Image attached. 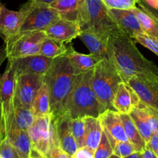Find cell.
I'll list each match as a JSON object with an SVG mask.
<instances>
[{
    "label": "cell",
    "instance_id": "32",
    "mask_svg": "<svg viewBox=\"0 0 158 158\" xmlns=\"http://www.w3.org/2000/svg\"><path fill=\"white\" fill-rule=\"evenodd\" d=\"M109 10H131L136 8L138 0H102Z\"/></svg>",
    "mask_w": 158,
    "mask_h": 158
},
{
    "label": "cell",
    "instance_id": "9",
    "mask_svg": "<svg viewBox=\"0 0 158 158\" xmlns=\"http://www.w3.org/2000/svg\"><path fill=\"white\" fill-rule=\"evenodd\" d=\"M16 81V70L13 63L8 60L5 71L0 76V104L3 111L6 134L13 122Z\"/></svg>",
    "mask_w": 158,
    "mask_h": 158
},
{
    "label": "cell",
    "instance_id": "10",
    "mask_svg": "<svg viewBox=\"0 0 158 158\" xmlns=\"http://www.w3.org/2000/svg\"><path fill=\"white\" fill-rule=\"evenodd\" d=\"M134 90L143 105L158 112V74L143 73L125 81Z\"/></svg>",
    "mask_w": 158,
    "mask_h": 158
},
{
    "label": "cell",
    "instance_id": "17",
    "mask_svg": "<svg viewBox=\"0 0 158 158\" xmlns=\"http://www.w3.org/2000/svg\"><path fill=\"white\" fill-rule=\"evenodd\" d=\"M109 13L118 28L132 39L137 35L145 33L132 10H109Z\"/></svg>",
    "mask_w": 158,
    "mask_h": 158
},
{
    "label": "cell",
    "instance_id": "21",
    "mask_svg": "<svg viewBox=\"0 0 158 158\" xmlns=\"http://www.w3.org/2000/svg\"><path fill=\"white\" fill-rule=\"evenodd\" d=\"M69 58L74 74H83L95 68V67L102 59L92 54H85L74 51L72 46H68V53L66 54Z\"/></svg>",
    "mask_w": 158,
    "mask_h": 158
},
{
    "label": "cell",
    "instance_id": "41",
    "mask_svg": "<svg viewBox=\"0 0 158 158\" xmlns=\"http://www.w3.org/2000/svg\"><path fill=\"white\" fill-rule=\"evenodd\" d=\"M137 4L139 5V6H140L141 8H143V10H145L146 11L148 12V13H150L153 18H155V19L158 21V8L156 9L154 8V7L150 6L147 5V4L145 3V2H139V0H138Z\"/></svg>",
    "mask_w": 158,
    "mask_h": 158
},
{
    "label": "cell",
    "instance_id": "28",
    "mask_svg": "<svg viewBox=\"0 0 158 158\" xmlns=\"http://www.w3.org/2000/svg\"><path fill=\"white\" fill-rule=\"evenodd\" d=\"M68 50V46L65 45L64 44L60 43L48 37L42 43L39 55L44 56L48 58L55 59L66 55Z\"/></svg>",
    "mask_w": 158,
    "mask_h": 158
},
{
    "label": "cell",
    "instance_id": "46",
    "mask_svg": "<svg viewBox=\"0 0 158 158\" xmlns=\"http://www.w3.org/2000/svg\"><path fill=\"white\" fill-rule=\"evenodd\" d=\"M125 158H143V157L142 153H140V152H136V153H133L132 155H130V156H127V157H125Z\"/></svg>",
    "mask_w": 158,
    "mask_h": 158
},
{
    "label": "cell",
    "instance_id": "45",
    "mask_svg": "<svg viewBox=\"0 0 158 158\" xmlns=\"http://www.w3.org/2000/svg\"><path fill=\"white\" fill-rule=\"evenodd\" d=\"M31 158H51V157L48 156H44V155H40V154H39L38 153H36V151L33 150V151H32Z\"/></svg>",
    "mask_w": 158,
    "mask_h": 158
},
{
    "label": "cell",
    "instance_id": "4",
    "mask_svg": "<svg viewBox=\"0 0 158 158\" xmlns=\"http://www.w3.org/2000/svg\"><path fill=\"white\" fill-rule=\"evenodd\" d=\"M122 81V77L109 59H102L92 70L91 85L101 105L102 112L115 110L112 105L113 98Z\"/></svg>",
    "mask_w": 158,
    "mask_h": 158
},
{
    "label": "cell",
    "instance_id": "19",
    "mask_svg": "<svg viewBox=\"0 0 158 158\" xmlns=\"http://www.w3.org/2000/svg\"><path fill=\"white\" fill-rule=\"evenodd\" d=\"M78 37L85 44L90 54L102 59H108L107 41L109 36L90 30H81Z\"/></svg>",
    "mask_w": 158,
    "mask_h": 158
},
{
    "label": "cell",
    "instance_id": "34",
    "mask_svg": "<svg viewBox=\"0 0 158 158\" xmlns=\"http://www.w3.org/2000/svg\"><path fill=\"white\" fill-rule=\"evenodd\" d=\"M135 41L140 44L141 45L144 46L151 51L152 52L154 53L158 57V40L152 37V36H148L146 33L143 34H139L133 37Z\"/></svg>",
    "mask_w": 158,
    "mask_h": 158
},
{
    "label": "cell",
    "instance_id": "37",
    "mask_svg": "<svg viewBox=\"0 0 158 158\" xmlns=\"http://www.w3.org/2000/svg\"><path fill=\"white\" fill-rule=\"evenodd\" d=\"M71 158H95V152L86 147H79Z\"/></svg>",
    "mask_w": 158,
    "mask_h": 158
},
{
    "label": "cell",
    "instance_id": "13",
    "mask_svg": "<svg viewBox=\"0 0 158 158\" xmlns=\"http://www.w3.org/2000/svg\"><path fill=\"white\" fill-rule=\"evenodd\" d=\"M54 59L41 55H33L16 59H8L13 63L16 75L22 74H33L45 75L49 70Z\"/></svg>",
    "mask_w": 158,
    "mask_h": 158
},
{
    "label": "cell",
    "instance_id": "31",
    "mask_svg": "<svg viewBox=\"0 0 158 158\" xmlns=\"http://www.w3.org/2000/svg\"><path fill=\"white\" fill-rule=\"evenodd\" d=\"M107 136V135H106ZM108 137V136H107ZM109 143L113 150V154L119 156L121 158H125L130 156L133 153H136V150L133 145L129 141L127 142H122V141H117L112 138H109Z\"/></svg>",
    "mask_w": 158,
    "mask_h": 158
},
{
    "label": "cell",
    "instance_id": "26",
    "mask_svg": "<svg viewBox=\"0 0 158 158\" xmlns=\"http://www.w3.org/2000/svg\"><path fill=\"white\" fill-rule=\"evenodd\" d=\"M132 10L137 17L144 33L158 40V21L139 6Z\"/></svg>",
    "mask_w": 158,
    "mask_h": 158
},
{
    "label": "cell",
    "instance_id": "3",
    "mask_svg": "<svg viewBox=\"0 0 158 158\" xmlns=\"http://www.w3.org/2000/svg\"><path fill=\"white\" fill-rule=\"evenodd\" d=\"M75 77L68 56L53 60L44 75V82L49 92L51 113L54 117L62 112L64 104L71 92Z\"/></svg>",
    "mask_w": 158,
    "mask_h": 158
},
{
    "label": "cell",
    "instance_id": "6",
    "mask_svg": "<svg viewBox=\"0 0 158 158\" xmlns=\"http://www.w3.org/2000/svg\"><path fill=\"white\" fill-rule=\"evenodd\" d=\"M27 132L31 140L33 150L39 154L50 156L53 149L57 146L59 147L52 114L36 118L34 123Z\"/></svg>",
    "mask_w": 158,
    "mask_h": 158
},
{
    "label": "cell",
    "instance_id": "38",
    "mask_svg": "<svg viewBox=\"0 0 158 158\" xmlns=\"http://www.w3.org/2000/svg\"><path fill=\"white\" fill-rule=\"evenodd\" d=\"M147 147L150 149L158 158V133H153L150 141L147 144Z\"/></svg>",
    "mask_w": 158,
    "mask_h": 158
},
{
    "label": "cell",
    "instance_id": "7",
    "mask_svg": "<svg viewBox=\"0 0 158 158\" xmlns=\"http://www.w3.org/2000/svg\"><path fill=\"white\" fill-rule=\"evenodd\" d=\"M48 38L45 31H27L19 33L5 42L7 58L16 59L39 55L42 43Z\"/></svg>",
    "mask_w": 158,
    "mask_h": 158
},
{
    "label": "cell",
    "instance_id": "39",
    "mask_svg": "<svg viewBox=\"0 0 158 158\" xmlns=\"http://www.w3.org/2000/svg\"><path fill=\"white\" fill-rule=\"evenodd\" d=\"M6 130L5 118H4L2 108L0 104V145L2 143V140L6 138Z\"/></svg>",
    "mask_w": 158,
    "mask_h": 158
},
{
    "label": "cell",
    "instance_id": "1",
    "mask_svg": "<svg viewBox=\"0 0 158 158\" xmlns=\"http://www.w3.org/2000/svg\"><path fill=\"white\" fill-rule=\"evenodd\" d=\"M107 47L108 59L116 68L123 81L143 73L158 74V67L139 52L133 39L120 29L109 35Z\"/></svg>",
    "mask_w": 158,
    "mask_h": 158
},
{
    "label": "cell",
    "instance_id": "47",
    "mask_svg": "<svg viewBox=\"0 0 158 158\" xmlns=\"http://www.w3.org/2000/svg\"><path fill=\"white\" fill-rule=\"evenodd\" d=\"M109 158H121V157H119V156H116V155H115V154H112Z\"/></svg>",
    "mask_w": 158,
    "mask_h": 158
},
{
    "label": "cell",
    "instance_id": "30",
    "mask_svg": "<svg viewBox=\"0 0 158 158\" xmlns=\"http://www.w3.org/2000/svg\"><path fill=\"white\" fill-rule=\"evenodd\" d=\"M71 133L77 143V147H85V125L84 117L71 118L70 121Z\"/></svg>",
    "mask_w": 158,
    "mask_h": 158
},
{
    "label": "cell",
    "instance_id": "18",
    "mask_svg": "<svg viewBox=\"0 0 158 158\" xmlns=\"http://www.w3.org/2000/svg\"><path fill=\"white\" fill-rule=\"evenodd\" d=\"M98 117L103 130L108 137L122 142L128 141L120 115L118 112L115 110H106L102 112Z\"/></svg>",
    "mask_w": 158,
    "mask_h": 158
},
{
    "label": "cell",
    "instance_id": "42",
    "mask_svg": "<svg viewBox=\"0 0 158 158\" xmlns=\"http://www.w3.org/2000/svg\"><path fill=\"white\" fill-rule=\"evenodd\" d=\"M30 1L36 4H40V5H47L51 6L52 4L57 2V0H30Z\"/></svg>",
    "mask_w": 158,
    "mask_h": 158
},
{
    "label": "cell",
    "instance_id": "24",
    "mask_svg": "<svg viewBox=\"0 0 158 158\" xmlns=\"http://www.w3.org/2000/svg\"><path fill=\"white\" fill-rule=\"evenodd\" d=\"M31 110L36 118L46 116L50 114H52L51 109L49 92H48V87L44 81L33 100Z\"/></svg>",
    "mask_w": 158,
    "mask_h": 158
},
{
    "label": "cell",
    "instance_id": "29",
    "mask_svg": "<svg viewBox=\"0 0 158 158\" xmlns=\"http://www.w3.org/2000/svg\"><path fill=\"white\" fill-rule=\"evenodd\" d=\"M35 119L36 117L33 115L31 109L16 107L14 109L13 122L12 125H14L19 130L27 131L34 123Z\"/></svg>",
    "mask_w": 158,
    "mask_h": 158
},
{
    "label": "cell",
    "instance_id": "48",
    "mask_svg": "<svg viewBox=\"0 0 158 158\" xmlns=\"http://www.w3.org/2000/svg\"><path fill=\"white\" fill-rule=\"evenodd\" d=\"M0 3H1V1H0Z\"/></svg>",
    "mask_w": 158,
    "mask_h": 158
},
{
    "label": "cell",
    "instance_id": "11",
    "mask_svg": "<svg viewBox=\"0 0 158 158\" xmlns=\"http://www.w3.org/2000/svg\"><path fill=\"white\" fill-rule=\"evenodd\" d=\"M44 81V75L22 74L16 75L14 109L16 107L31 109L36 94Z\"/></svg>",
    "mask_w": 158,
    "mask_h": 158
},
{
    "label": "cell",
    "instance_id": "43",
    "mask_svg": "<svg viewBox=\"0 0 158 158\" xmlns=\"http://www.w3.org/2000/svg\"><path fill=\"white\" fill-rule=\"evenodd\" d=\"M6 58H7L6 50V46L5 44H4V46L0 48V66L2 65V64L3 63V61Z\"/></svg>",
    "mask_w": 158,
    "mask_h": 158
},
{
    "label": "cell",
    "instance_id": "33",
    "mask_svg": "<svg viewBox=\"0 0 158 158\" xmlns=\"http://www.w3.org/2000/svg\"><path fill=\"white\" fill-rule=\"evenodd\" d=\"M113 154V150L104 130L102 131L101 140L95 151V158H109Z\"/></svg>",
    "mask_w": 158,
    "mask_h": 158
},
{
    "label": "cell",
    "instance_id": "15",
    "mask_svg": "<svg viewBox=\"0 0 158 158\" xmlns=\"http://www.w3.org/2000/svg\"><path fill=\"white\" fill-rule=\"evenodd\" d=\"M48 38L63 44H69L80 35L81 28L77 22L60 18L45 30Z\"/></svg>",
    "mask_w": 158,
    "mask_h": 158
},
{
    "label": "cell",
    "instance_id": "14",
    "mask_svg": "<svg viewBox=\"0 0 158 158\" xmlns=\"http://www.w3.org/2000/svg\"><path fill=\"white\" fill-rule=\"evenodd\" d=\"M53 119L59 147L71 156L78 149V147L71 133L70 127L71 118L66 114L61 113L57 116H53Z\"/></svg>",
    "mask_w": 158,
    "mask_h": 158
},
{
    "label": "cell",
    "instance_id": "5",
    "mask_svg": "<svg viewBox=\"0 0 158 158\" xmlns=\"http://www.w3.org/2000/svg\"><path fill=\"white\" fill-rule=\"evenodd\" d=\"M77 23L81 30H93L106 36L119 29L102 0H81Z\"/></svg>",
    "mask_w": 158,
    "mask_h": 158
},
{
    "label": "cell",
    "instance_id": "44",
    "mask_svg": "<svg viewBox=\"0 0 158 158\" xmlns=\"http://www.w3.org/2000/svg\"><path fill=\"white\" fill-rule=\"evenodd\" d=\"M143 157V158H157L155 156L154 153L151 151L149 148H146L142 152Z\"/></svg>",
    "mask_w": 158,
    "mask_h": 158
},
{
    "label": "cell",
    "instance_id": "8",
    "mask_svg": "<svg viewBox=\"0 0 158 158\" xmlns=\"http://www.w3.org/2000/svg\"><path fill=\"white\" fill-rule=\"evenodd\" d=\"M28 12L19 33L27 31H45L60 18L56 10L50 6L40 5L28 0L25 2Z\"/></svg>",
    "mask_w": 158,
    "mask_h": 158
},
{
    "label": "cell",
    "instance_id": "25",
    "mask_svg": "<svg viewBox=\"0 0 158 158\" xmlns=\"http://www.w3.org/2000/svg\"><path fill=\"white\" fill-rule=\"evenodd\" d=\"M81 0H57L51 6L56 10L60 18L77 22Z\"/></svg>",
    "mask_w": 158,
    "mask_h": 158
},
{
    "label": "cell",
    "instance_id": "2",
    "mask_svg": "<svg viewBox=\"0 0 158 158\" xmlns=\"http://www.w3.org/2000/svg\"><path fill=\"white\" fill-rule=\"evenodd\" d=\"M92 74V70L76 75L61 113L66 114L71 118L99 116L102 110L91 85Z\"/></svg>",
    "mask_w": 158,
    "mask_h": 158
},
{
    "label": "cell",
    "instance_id": "16",
    "mask_svg": "<svg viewBox=\"0 0 158 158\" xmlns=\"http://www.w3.org/2000/svg\"><path fill=\"white\" fill-rule=\"evenodd\" d=\"M140 100L133 89L125 81L118 85L113 98V108L120 114H130L140 105Z\"/></svg>",
    "mask_w": 158,
    "mask_h": 158
},
{
    "label": "cell",
    "instance_id": "35",
    "mask_svg": "<svg viewBox=\"0 0 158 158\" xmlns=\"http://www.w3.org/2000/svg\"><path fill=\"white\" fill-rule=\"evenodd\" d=\"M139 106L143 109L149 123L151 127L153 133H158V112L152 108L146 106L140 103Z\"/></svg>",
    "mask_w": 158,
    "mask_h": 158
},
{
    "label": "cell",
    "instance_id": "27",
    "mask_svg": "<svg viewBox=\"0 0 158 158\" xmlns=\"http://www.w3.org/2000/svg\"><path fill=\"white\" fill-rule=\"evenodd\" d=\"M130 115L136 125L137 130H139L141 136L144 139L146 143L147 144L153 135V130L147 120L143 109L139 106V107L133 109L130 113Z\"/></svg>",
    "mask_w": 158,
    "mask_h": 158
},
{
    "label": "cell",
    "instance_id": "40",
    "mask_svg": "<svg viewBox=\"0 0 158 158\" xmlns=\"http://www.w3.org/2000/svg\"><path fill=\"white\" fill-rule=\"evenodd\" d=\"M51 158H71V155L67 153L66 152L64 151L62 149L60 148V147H55L52 150L50 154Z\"/></svg>",
    "mask_w": 158,
    "mask_h": 158
},
{
    "label": "cell",
    "instance_id": "36",
    "mask_svg": "<svg viewBox=\"0 0 158 158\" xmlns=\"http://www.w3.org/2000/svg\"><path fill=\"white\" fill-rule=\"evenodd\" d=\"M0 158H19L8 138L6 137L0 145Z\"/></svg>",
    "mask_w": 158,
    "mask_h": 158
},
{
    "label": "cell",
    "instance_id": "23",
    "mask_svg": "<svg viewBox=\"0 0 158 158\" xmlns=\"http://www.w3.org/2000/svg\"><path fill=\"white\" fill-rule=\"evenodd\" d=\"M120 118L123 125L125 133L128 141L134 147L136 152L142 153L147 148V143L141 136L130 114H120Z\"/></svg>",
    "mask_w": 158,
    "mask_h": 158
},
{
    "label": "cell",
    "instance_id": "22",
    "mask_svg": "<svg viewBox=\"0 0 158 158\" xmlns=\"http://www.w3.org/2000/svg\"><path fill=\"white\" fill-rule=\"evenodd\" d=\"M85 147L95 152L99 144L103 128L99 117L85 116Z\"/></svg>",
    "mask_w": 158,
    "mask_h": 158
},
{
    "label": "cell",
    "instance_id": "20",
    "mask_svg": "<svg viewBox=\"0 0 158 158\" xmlns=\"http://www.w3.org/2000/svg\"><path fill=\"white\" fill-rule=\"evenodd\" d=\"M6 137L8 138L19 158H31L33 147L28 132L19 130L14 125H12Z\"/></svg>",
    "mask_w": 158,
    "mask_h": 158
},
{
    "label": "cell",
    "instance_id": "12",
    "mask_svg": "<svg viewBox=\"0 0 158 158\" xmlns=\"http://www.w3.org/2000/svg\"><path fill=\"white\" fill-rule=\"evenodd\" d=\"M28 9L24 3L19 10L13 11L0 3V36L6 42L17 35L27 15Z\"/></svg>",
    "mask_w": 158,
    "mask_h": 158
}]
</instances>
